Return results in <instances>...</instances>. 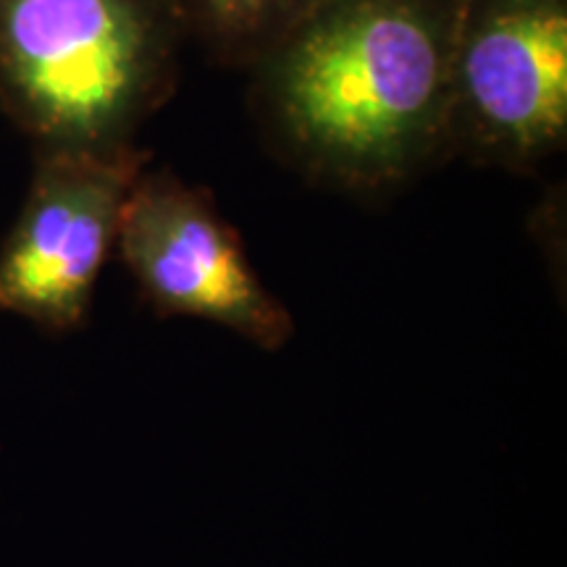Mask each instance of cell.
Returning <instances> with one entry per match:
<instances>
[{
	"mask_svg": "<svg viewBox=\"0 0 567 567\" xmlns=\"http://www.w3.org/2000/svg\"><path fill=\"white\" fill-rule=\"evenodd\" d=\"M463 0H310L255 66L284 161L350 195H389L452 151Z\"/></svg>",
	"mask_w": 567,
	"mask_h": 567,
	"instance_id": "1",
	"label": "cell"
},
{
	"mask_svg": "<svg viewBox=\"0 0 567 567\" xmlns=\"http://www.w3.org/2000/svg\"><path fill=\"white\" fill-rule=\"evenodd\" d=\"M182 30L218 59L252 63L310 0H168Z\"/></svg>",
	"mask_w": 567,
	"mask_h": 567,
	"instance_id": "6",
	"label": "cell"
},
{
	"mask_svg": "<svg viewBox=\"0 0 567 567\" xmlns=\"http://www.w3.org/2000/svg\"><path fill=\"white\" fill-rule=\"evenodd\" d=\"M116 250L161 318H197L266 352L295 334L289 310L260 281L239 231L208 189L172 172H142L126 197Z\"/></svg>",
	"mask_w": 567,
	"mask_h": 567,
	"instance_id": "4",
	"label": "cell"
},
{
	"mask_svg": "<svg viewBox=\"0 0 567 567\" xmlns=\"http://www.w3.org/2000/svg\"><path fill=\"white\" fill-rule=\"evenodd\" d=\"M567 137V0H463L452 71V147L536 166Z\"/></svg>",
	"mask_w": 567,
	"mask_h": 567,
	"instance_id": "3",
	"label": "cell"
},
{
	"mask_svg": "<svg viewBox=\"0 0 567 567\" xmlns=\"http://www.w3.org/2000/svg\"><path fill=\"white\" fill-rule=\"evenodd\" d=\"M168 0H0V90L48 151H116L176 84Z\"/></svg>",
	"mask_w": 567,
	"mask_h": 567,
	"instance_id": "2",
	"label": "cell"
},
{
	"mask_svg": "<svg viewBox=\"0 0 567 567\" xmlns=\"http://www.w3.org/2000/svg\"><path fill=\"white\" fill-rule=\"evenodd\" d=\"M147 155L48 151L19 221L0 247V316L51 334L87 321L95 284L116 250L118 224Z\"/></svg>",
	"mask_w": 567,
	"mask_h": 567,
	"instance_id": "5",
	"label": "cell"
}]
</instances>
